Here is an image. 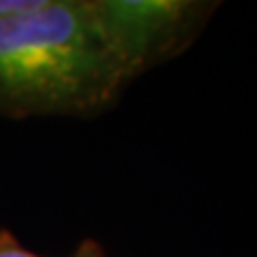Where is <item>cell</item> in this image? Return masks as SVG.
Returning a JSON list of instances; mask_svg holds the SVG:
<instances>
[{
    "mask_svg": "<svg viewBox=\"0 0 257 257\" xmlns=\"http://www.w3.org/2000/svg\"><path fill=\"white\" fill-rule=\"evenodd\" d=\"M131 82L90 0H35L0 18V116H94Z\"/></svg>",
    "mask_w": 257,
    "mask_h": 257,
    "instance_id": "obj_1",
    "label": "cell"
},
{
    "mask_svg": "<svg viewBox=\"0 0 257 257\" xmlns=\"http://www.w3.org/2000/svg\"><path fill=\"white\" fill-rule=\"evenodd\" d=\"M71 257H107V255L103 253V248L96 244L94 240H86V242H82L77 246V251Z\"/></svg>",
    "mask_w": 257,
    "mask_h": 257,
    "instance_id": "obj_4",
    "label": "cell"
},
{
    "mask_svg": "<svg viewBox=\"0 0 257 257\" xmlns=\"http://www.w3.org/2000/svg\"><path fill=\"white\" fill-rule=\"evenodd\" d=\"M219 7L212 0H90L103 37L131 79L187 52Z\"/></svg>",
    "mask_w": 257,
    "mask_h": 257,
    "instance_id": "obj_2",
    "label": "cell"
},
{
    "mask_svg": "<svg viewBox=\"0 0 257 257\" xmlns=\"http://www.w3.org/2000/svg\"><path fill=\"white\" fill-rule=\"evenodd\" d=\"M0 257H41L26 248L9 229H0Z\"/></svg>",
    "mask_w": 257,
    "mask_h": 257,
    "instance_id": "obj_3",
    "label": "cell"
},
{
    "mask_svg": "<svg viewBox=\"0 0 257 257\" xmlns=\"http://www.w3.org/2000/svg\"><path fill=\"white\" fill-rule=\"evenodd\" d=\"M26 9V0H0V18Z\"/></svg>",
    "mask_w": 257,
    "mask_h": 257,
    "instance_id": "obj_5",
    "label": "cell"
}]
</instances>
